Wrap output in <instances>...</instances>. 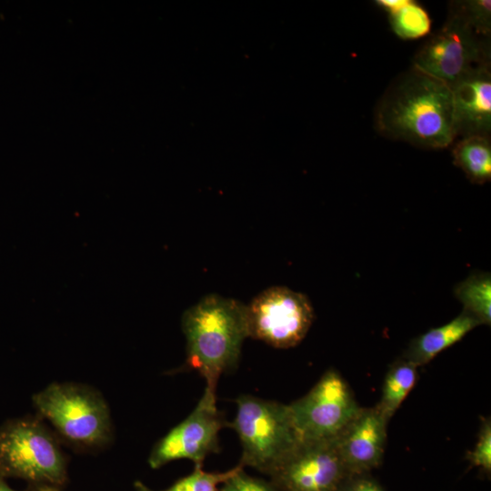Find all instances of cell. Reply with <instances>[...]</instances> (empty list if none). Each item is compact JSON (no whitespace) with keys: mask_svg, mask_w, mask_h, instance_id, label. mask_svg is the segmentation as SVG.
<instances>
[{"mask_svg":"<svg viewBox=\"0 0 491 491\" xmlns=\"http://www.w3.org/2000/svg\"><path fill=\"white\" fill-rule=\"evenodd\" d=\"M393 32L401 39L415 40L431 31V18L424 6L413 0H405L397 8L388 12Z\"/></svg>","mask_w":491,"mask_h":491,"instance_id":"e0dca14e","label":"cell"},{"mask_svg":"<svg viewBox=\"0 0 491 491\" xmlns=\"http://www.w3.org/2000/svg\"><path fill=\"white\" fill-rule=\"evenodd\" d=\"M338 491H385L368 474L351 475L346 478Z\"/></svg>","mask_w":491,"mask_h":491,"instance_id":"7402d4cb","label":"cell"},{"mask_svg":"<svg viewBox=\"0 0 491 491\" xmlns=\"http://www.w3.org/2000/svg\"><path fill=\"white\" fill-rule=\"evenodd\" d=\"M448 6L457 13L477 35L490 38L491 1H452Z\"/></svg>","mask_w":491,"mask_h":491,"instance_id":"d6986e66","label":"cell"},{"mask_svg":"<svg viewBox=\"0 0 491 491\" xmlns=\"http://www.w3.org/2000/svg\"><path fill=\"white\" fill-rule=\"evenodd\" d=\"M186 339V366L197 371L206 386L234 370L244 339L248 337L246 305L208 295L185 311L181 320Z\"/></svg>","mask_w":491,"mask_h":491,"instance_id":"7a4b0ae2","label":"cell"},{"mask_svg":"<svg viewBox=\"0 0 491 491\" xmlns=\"http://www.w3.org/2000/svg\"><path fill=\"white\" fill-rule=\"evenodd\" d=\"M239 468L225 481L219 491H281L270 480L247 475L239 464Z\"/></svg>","mask_w":491,"mask_h":491,"instance_id":"ffe728a7","label":"cell"},{"mask_svg":"<svg viewBox=\"0 0 491 491\" xmlns=\"http://www.w3.org/2000/svg\"><path fill=\"white\" fill-rule=\"evenodd\" d=\"M215 390L205 386L190 415L154 446L148 457L151 468L157 469L179 459L203 466L205 457L219 450L218 435L225 420L216 406Z\"/></svg>","mask_w":491,"mask_h":491,"instance_id":"9c48e42d","label":"cell"},{"mask_svg":"<svg viewBox=\"0 0 491 491\" xmlns=\"http://www.w3.org/2000/svg\"><path fill=\"white\" fill-rule=\"evenodd\" d=\"M388 420L377 407H361L336 438L344 465L351 475L368 474L382 462Z\"/></svg>","mask_w":491,"mask_h":491,"instance_id":"8fae6325","label":"cell"},{"mask_svg":"<svg viewBox=\"0 0 491 491\" xmlns=\"http://www.w3.org/2000/svg\"><path fill=\"white\" fill-rule=\"evenodd\" d=\"M37 488H38V491H62V490H59V489L49 488V487H37Z\"/></svg>","mask_w":491,"mask_h":491,"instance_id":"cb8c5ba5","label":"cell"},{"mask_svg":"<svg viewBox=\"0 0 491 491\" xmlns=\"http://www.w3.org/2000/svg\"><path fill=\"white\" fill-rule=\"evenodd\" d=\"M288 407L300 441L336 438L361 409L348 384L334 369L325 372Z\"/></svg>","mask_w":491,"mask_h":491,"instance_id":"52a82bcc","label":"cell"},{"mask_svg":"<svg viewBox=\"0 0 491 491\" xmlns=\"http://www.w3.org/2000/svg\"><path fill=\"white\" fill-rule=\"evenodd\" d=\"M0 476L20 478L28 486L64 488L67 482L65 456L39 419L15 418L0 426Z\"/></svg>","mask_w":491,"mask_h":491,"instance_id":"3957f363","label":"cell"},{"mask_svg":"<svg viewBox=\"0 0 491 491\" xmlns=\"http://www.w3.org/2000/svg\"><path fill=\"white\" fill-rule=\"evenodd\" d=\"M452 147L454 164L467 179L482 185L491 179L490 136L472 135L456 139Z\"/></svg>","mask_w":491,"mask_h":491,"instance_id":"5bb4252c","label":"cell"},{"mask_svg":"<svg viewBox=\"0 0 491 491\" xmlns=\"http://www.w3.org/2000/svg\"><path fill=\"white\" fill-rule=\"evenodd\" d=\"M33 404L38 414L75 446L98 448L112 439L108 405L91 386L55 382L35 394Z\"/></svg>","mask_w":491,"mask_h":491,"instance_id":"277c9868","label":"cell"},{"mask_svg":"<svg viewBox=\"0 0 491 491\" xmlns=\"http://www.w3.org/2000/svg\"><path fill=\"white\" fill-rule=\"evenodd\" d=\"M239 464L225 472H207L203 466H195L194 471L162 491H219L221 485L238 468ZM136 491H153L140 482L135 483Z\"/></svg>","mask_w":491,"mask_h":491,"instance_id":"ac0fdd59","label":"cell"},{"mask_svg":"<svg viewBox=\"0 0 491 491\" xmlns=\"http://www.w3.org/2000/svg\"><path fill=\"white\" fill-rule=\"evenodd\" d=\"M417 367L402 358L388 369L383 383L381 398L376 406L388 421L415 386L418 376Z\"/></svg>","mask_w":491,"mask_h":491,"instance_id":"9a60e30c","label":"cell"},{"mask_svg":"<svg viewBox=\"0 0 491 491\" xmlns=\"http://www.w3.org/2000/svg\"><path fill=\"white\" fill-rule=\"evenodd\" d=\"M375 125L390 139L427 149L446 148L456 141L452 90L412 66L385 91L376 107Z\"/></svg>","mask_w":491,"mask_h":491,"instance_id":"6da1fadb","label":"cell"},{"mask_svg":"<svg viewBox=\"0 0 491 491\" xmlns=\"http://www.w3.org/2000/svg\"><path fill=\"white\" fill-rule=\"evenodd\" d=\"M246 320L248 336L276 348H290L306 336L314 309L306 295L273 286L246 305Z\"/></svg>","mask_w":491,"mask_h":491,"instance_id":"ba28073f","label":"cell"},{"mask_svg":"<svg viewBox=\"0 0 491 491\" xmlns=\"http://www.w3.org/2000/svg\"><path fill=\"white\" fill-rule=\"evenodd\" d=\"M451 90L456 140L472 135L490 136V64L479 65L470 71L457 81Z\"/></svg>","mask_w":491,"mask_h":491,"instance_id":"7c38bea8","label":"cell"},{"mask_svg":"<svg viewBox=\"0 0 491 491\" xmlns=\"http://www.w3.org/2000/svg\"><path fill=\"white\" fill-rule=\"evenodd\" d=\"M490 38L477 35L448 6L442 27L416 53L412 66L450 88L476 67L490 64Z\"/></svg>","mask_w":491,"mask_h":491,"instance_id":"8992f818","label":"cell"},{"mask_svg":"<svg viewBox=\"0 0 491 491\" xmlns=\"http://www.w3.org/2000/svg\"><path fill=\"white\" fill-rule=\"evenodd\" d=\"M480 323L463 312L449 323L432 328L411 341L403 358L420 366L429 363L440 352L460 341Z\"/></svg>","mask_w":491,"mask_h":491,"instance_id":"4fadbf2b","label":"cell"},{"mask_svg":"<svg viewBox=\"0 0 491 491\" xmlns=\"http://www.w3.org/2000/svg\"><path fill=\"white\" fill-rule=\"evenodd\" d=\"M230 426L242 446L240 465L267 476L299 444L288 405L243 395Z\"/></svg>","mask_w":491,"mask_h":491,"instance_id":"5b68a950","label":"cell"},{"mask_svg":"<svg viewBox=\"0 0 491 491\" xmlns=\"http://www.w3.org/2000/svg\"><path fill=\"white\" fill-rule=\"evenodd\" d=\"M0 491H38V488L34 486H28L25 490H15L6 483L5 478L0 476Z\"/></svg>","mask_w":491,"mask_h":491,"instance_id":"603a6c76","label":"cell"},{"mask_svg":"<svg viewBox=\"0 0 491 491\" xmlns=\"http://www.w3.org/2000/svg\"><path fill=\"white\" fill-rule=\"evenodd\" d=\"M349 476L335 438L300 441L268 476L281 491H338Z\"/></svg>","mask_w":491,"mask_h":491,"instance_id":"30bf717a","label":"cell"},{"mask_svg":"<svg viewBox=\"0 0 491 491\" xmlns=\"http://www.w3.org/2000/svg\"><path fill=\"white\" fill-rule=\"evenodd\" d=\"M464 310L478 320L480 325L491 322V277L489 273L471 274L458 283L454 290Z\"/></svg>","mask_w":491,"mask_h":491,"instance_id":"2e32d148","label":"cell"},{"mask_svg":"<svg viewBox=\"0 0 491 491\" xmlns=\"http://www.w3.org/2000/svg\"><path fill=\"white\" fill-rule=\"evenodd\" d=\"M466 458L471 465L480 467L484 471H491V423L486 418L482 422L476 444L473 449L467 453Z\"/></svg>","mask_w":491,"mask_h":491,"instance_id":"44dd1931","label":"cell"}]
</instances>
